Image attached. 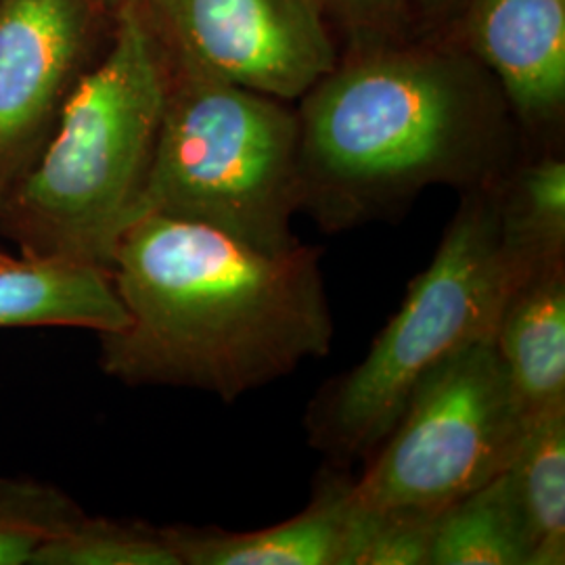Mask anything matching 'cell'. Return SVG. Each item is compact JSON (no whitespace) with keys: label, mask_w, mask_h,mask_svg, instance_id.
Instances as JSON below:
<instances>
[{"label":"cell","mask_w":565,"mask_h":565,"mask_svg":"<svg viewBox=\"0 0 565 565\" xmlns=\"http://www.w3.org/2000/svg\"><path fill=\"white\" fill-rule=\"evenodd\" d=\"M321 256L303 243L266 254L207 224L142 214L109 268L128 323L99 335L103 373L233 403L323 359L333 319Z\"/></svg>","instance_id":"6da1fadb"},{"label":"cell","mask_w":565,"mask_h":565,"mask_svg":"<svg viewBox=\"0 0 565 565\" xmlns=\"http://www.w3.org/2000/svg\"><path fill=\"white\" fill-rule=\"evenodd\" d=\"M302 210L324 231L387 218L429 184L505 181V107L455 55L403 51L335 65L302 97Z\"/></svg>","instance_id":"7a4b0ae2"},{"label":"cell","mask_w":565,"mask_h":565,"mask_svg":"<svg viewBox=\"0 0 565 565\" xmlns=\"http://www.w3.org/2000/svg\"><path fill=\"white\" fill-rule=\"evenodd\" d=\"M170 74L156 28L126 4L107 55L65 93L39 156L0 203V233L21 254L111 268L141 214Z\"/></svg>","instance_id":"3957f363"},{"label":"cell","mask_w":565,"mask_h":565,"mask_svg":"<svg viewBox=\"0 0 565 565\" xmlns=\"http://www.w3.org/2000/svg\"><path fill=\"white\" fill-rule=\"evenodd\" d=\"M499 200L501 184L465 191L436 256L366 356L308 406V440L333 463L366 461L434 369L471 343L494 340L522 285L503 252Z\"/></svg>","instance_id":"277c9868"},{"label":"cell","mask_w":565,"mask_h":565,"mask_svg":"<svg viewBox=\"0 0 565 565\" xmlns=\"http://www.w3.org/2000/svg\"><path fill=\"white\" fill-rule=\"evenodd\" d=\"M300 120L287 103L179 67L141 214L218 228L266 254L300 245Z\"/></svg>","instance_id":"5b68a950"},{"label":"cell","mask_w":565,"mask_h":565,"mask_svg":"<svg viewBox=\"0 0 565 565\" xmlns=\"http://www.w3.org/2000/svg\"><path fill=\"white\" fill-rule=\"evenodd\" d=\"M525 417L494 340L471 343L434 369L354 478L359 505L438 515L503 473Z\"/></svg>","instance_id":"8992f818"},{"label":"cell","mask_w":565,"mask_h":565,"mask_svg":"<svg viewBox=\"0 0 565 565\" xmlns=\"http://www.w3.org/2000/svg\"><path fill=\"white\" fill-rule=\"evenodd\" d=\"M177 65L296 102L338 55L321 0H147Z\"/></svg>","instance_id":"52a82bcc"},{"label":"cell","mask_w":565,"mask_h":565,"mask_svg":"<svg viewBox=\"0 0 565 565\" xmlns=\"http://www.w3.org/2000/svg\"><path fill=\"white\" fill-rule=\"evenodd\" d=\"M93 21V0H0V203L39 156Z\"/></svg>","instance_id":"ba28073f"},{"label":"cell","mask_w":565,"mask_h":565,"mask_svg":"<svg viewBox=\"0 0 565 565\" xmlns=\"http://www.w3.org/2000/svg\"><path fill=\"white\" fill-rule=\"evenodd\" d=\"M469 36L530 126L559 118L565 102V0H476Z\"/></svg>","instance_id":"9c48e42d"},{"label":"cell","mask_w":565,"mask_h":565,"mask_svg":"<svg viewBox=\"0 0 565 565\" xmlns=\"http://www.w3.org/2000/svg\"><path fill=\"white\" fill-rule=\"evenodd\" d=\"M335 467L308 507L281 524L254 532L166 525L181 565H342L354 478Z\"/></svg>","instance_id":"30bf717a"},{"label":"cell","mask_w":565,"mask_h":565,"mask_svg":"<svg viewBox=\"0 0 565 565\" xmlns=\"http://www.w3.org/2000/svg\"><path fill=\"white\" fill-rule=\"evenodd\" d=\"M128 323L111 273L95 264L0 254V329L76 327L97 335Z\"/></svg>","instance_id":"8fae6325"},{"label":"cell","mask_w":565,"mask_h":565,"mask_svg":"<svg viewBox=\"0 0 565 565\" xmlns=\"http://www.w3.org/2000/svg\"><path fill=\"white\" fill-rule=\"evenodd\" d=\"M525 424L565 406V264L522 282L494 333Z\"/></svg>","instance_id":"7c38bea8"},{"label":"cell","mask_w":565,"mask_h":565,"mask_svg":"<svg viewBox=\"0 0 565 565\" xmlns=\"http://www.w3.org/2000/svg\"><path fill=\"white\" fill-rule=\"evenodd\" d=\"M507 476L532 543L530 565H564L565 406L525 424Z\"/></svg>","instance_id":"4fadbf2b"},{"label":"cell","mask_w":565,"mask_h":565,"mask_svg":"<svg viewBox=\"0 0 565 565\" xmlns=\"http://www.w3.org/2000/svg\"><path fill=\"white\" fill-rule=\"evenodd\" d=\"M530 564L532 543L507 469L436 515L429 565Z\"/></svg>","instance_id":"5bb4252c"},{"label":"cell","mask_w":565,"mask_h":565,"mask_svg":"<svg viewBox=\"0 0 565 565\" xmlns=\"http://www.w3.org/2000/svg\"><path fill=\"white\" fill-rule=\"evenodd\" d=\"M501 243L522 282L565 264V163L545 156L501 184Z\"/></svg>","instance_id":"9a60e30c"},{"label":"cell","mask_w":565,"mask_h":565,"mask_svg":"<svg viewBox=\"0 0 565 565\" xmlns=\"http://www.w3.org/2000/svg\"><path fill=\"white\" fill-rule=\"evenodd\" d=\"M32 565H181L163 527L90 518L42 546Z\"/></svg>","instance_id":"2e32d148"},{"label":"cell","mask_w":565,"mask_h":565,"mask_svg":"<svg viewBox=\"0 0 565 565\" xmlns=\"http://www.w3.org/2000/svg\"><path fill=\"white\" fill-rule=\"evenodd\" d=\"M84 513L57 486L0 476V565H32L42 546L70 530Z\"/></svg>","instance_id":"e0dca14e"},{"label":"cell","mask_w":565,"mask_h":565,"mask_svg":"<svg viewBox=\"0 0 565 565\" xmlns=\"http://www.w3.org/2000/svg\"><path fill=\"white\" fill-rule=\"evenodd\" d=\"M436 515L352 505L345 525L342 565H429Z\"/></svg>","instance_id":"ac0fdd59"},{"label":"cell","mask_w":565,"mask_h":565,"mask_svg":"<svg viewBox=\"0 0 565 565\" xmlns=\"http://www.w3.org/2000/svg\"><path fill=\"white\" fill-rule=\"evenodd\" d=\"M329 9H333L340 18L352 25L375 28L394 20L401 11L403 0H321Z\"/></svg>","instance_id":"d6986e66"},{"label":"cell","mask_w":565,"mask_h":565,"mask_svg":"<svg viewBox=\"0 0 565 565\" xmlns=\"http://www.w3.org/2000/svg\"><path fill=\"white\" fill-rule=\"evenodd\" d=\"M419 4H422V9H424L425 13L438 15V13L448 11V9L455 4V0H419Z\"/></svg>","instance_id":"ffe728a7"}]
</instances>
